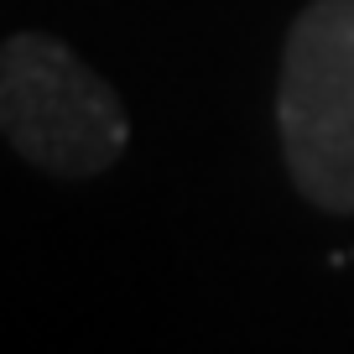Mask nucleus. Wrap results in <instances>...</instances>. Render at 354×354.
I'll return each mask as SVG.
<instances>
[{"mask_svg": "<svg viewBox=\"0 0 354 354\" xmlns=\"http://www.w3.org/2000/svg\"><path fill=\"white\" fill-rule=\"evenodd\" d=\"M277 125L308 203L354 214V0H308L281 47Z\"/></svg>", "mask_w": 354, "mask_h": 354, "instance_id": "f03ea898", "label": "nucleus"}, {"mask_svg": "<svg viewBox=\"0 0 354 354\" xmlns=\"http://www.w3.org/2000/svg\"><path fill=\"white\" fill-rule=\"evenodd\" d=\"M0 136L53 177H100L131 146V115L68 42L16 32L0 42Z\"/></svg>", "mask_w": 354, "mask_h": 354, "instance_id": "f257e3e1", "label": "nucleus"}]
</instances>
